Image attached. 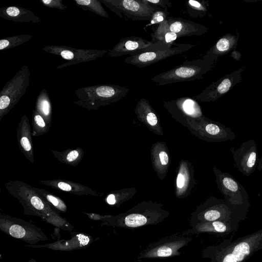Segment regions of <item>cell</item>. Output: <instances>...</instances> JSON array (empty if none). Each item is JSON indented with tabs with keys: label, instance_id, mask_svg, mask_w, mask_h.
Wrapping results in <instances>:
<instances>
[{
	"label": "cell",
	"instance_id": "18",
	"mask_svg": "<svg viewBox=\"0 0 262 262\" xmlns=\"http://www.w3.org/2000/svg\"><path fill=\"white\" fill-rule=\"evenodd\" d=\"M151 161L153 169L160 180L166 177L170 165V157L168 148L163 141L154 143L150 150Z\"/></svg>",
	"mask_w": 262,
	"mask_h": 262
},
{
	"label": "cell",
	"instance_id": "37",
	"mask_svg": "<svg viewBox=\"0 0 262 262\" xmlns=\"http://www.w3.org/2000/svg\"><path fill=\"white\" fill-rule=\"evenodd\" d=\"M61 56L66 59L71 60L74 58V53L70 50H63L60 53Z\"/></svg>",
	"mask_w": 262,
	"mask_h": 262
},
{
	"label": "cell",
	"instance_id": "8",
	"mask_svg": "<svg viewBox=\"0 0 262 262\" xmlns=\"http://www.w3.org/2000/svg\"><path fill=\"white\" fill-rule=\"evenodd\" d=\"M192 239L191 236L178 234L164 237L148 245L140 252L137 259L163 258L180 256L181 252L179 250L187 246Z\"/></svg>",
	"mask_w": 262,
	"mask_h": 262
},
{
	"label": "cell",
	"instance_id": "38",
	"mask_svg": "<svg viewBox=\"0 0 262 262\" xmlns=\"http://www.w3.org/2000/svg\"><path fill=\"white\" fill-rule=\"evenodd\" d=\"M42 2L46 5L47 6H50V7H55V6H56V7L57 6V7H58V6L59 4H57V3L58 4V2H59V1H50V0H43V1H42Z\"/></svg>",
	"mask_w": 262,
	"mask_h": 262
},
{
	"label": "cell",
	"instance_id": "22",
	"mask_svg": "<svg viewBox=\"0 0 262 262\" xmlns=\"http://www.w3.org/2000/svg\"><path fill=\"white\" fill-rule=\"evenodd\" d=\"M191 226L192 233H211L216 234H227L235 230L238 226L222 221H213L198 223Z\"/></svg>",
	"mask_w": 262,
	"mask_h": 262
},
{
	"label": "cell",
	"instance_id": "10",
	"mask_svg": "<svg viewBox=\"0 0 262 262\" xmlns=\"http://www.w3.org/2000/svg\"><path fill=\"white\" fill-rule=\"evenodd\" d=\"M105 3L120 17L124 15L133 21H150L155 11L159 8L145 0H113Z\"/></svg>",
	"mask_w": 262,
	"mask_h": 262
},
{
	"label": "cell",
	"instance_id": "19",
	"mask_svg": "<svg viewBox=\"0 0 262 262\" xmlns=\"http://www.w3.org/2000/svg\"><path fill=\"white\" fill-rule=\"evenodd\" d=\"M39 183L55 189L78 195L101 196L103 193L80 183L65 179H57L39 181Z\"/></svg>",
	"mask_w": 262,
	"mask_h": 262
},
{
	"label": "cell",
	"instance_id": "27",
	"mask_svg": "<svg viewBox=\"0 0 262 262\" xmlns=\"http://www.w3.org/2000/svg\"><path fill=\"white\" fill-rule=\"evenodd\" d=\"M32 124V135L34 137L47 133L50 128L44 118L36 111L33 112Z\"/></svg>",
	"mask_w": 262,
	"mask_h": 262
},
{
	"label": "cell",
	"instance_id": "30",
	"mask_svg": "<svg viewBox=\"0 0 262 262\" xmlns=\"http://www.w3.org/2000/svg\"><path fill=\"white\" fill-rule=\"evenodd\" d=\"M36 111L44 118L49 127L51 125V107L48 100L42 99L36 107Z\"/></svg>",
	"mask_w": 262,
	"mask_h": 262
},
{
	"label": "cell",
	"instance_id": "13",
	"mask_svg": "<svg viewBox=\"0 0 262 262\" xmlns=\"http://www.w3.org/2000/svg\"><path fill=\"white\" fill-rule=\"evenodd\" d=\"M237 169L243 174L249 176L255 170L258 162L257 145L254 140L243 142L241 146L231 149Z\"/></svg>",
	"mask_w": 262,
	"mask_h": 262
},
{
	"label": "cell",
	"instance_id": "29",
	"mask_svg": "<svg viewBox=\"0 0 262 262\" xmlns=\"http://www.w3.org/2000/svg\"><path fill=\"white\" fill-rule=\"evenodd\" d=\"M42 220L55 226L60 229L67 230L70 232L73 230V226L70 224L66 219L61 216L59 214L46 217Z\"/></svg>",
	"mask_w": 262,
	"mask_h": 262
},
{
	"label": "cell",
	"instance_id": "17",
	"mask_svg": "<svg viewBox=\"0 0 262 262\" xmlns=\"http://www.w3.org/2000/svg\"><path fill=\"white\" fill-rule=\"evenodd\" d=\"M134 112L137 119L150 131L158 136L163 135L160 118L148 100L144 98L140 99L137 103Z\"/></svg>",
	"mask_w": 262,
	"mask_h": 262
},
{
	"label": "cell",
	"instance_id": "15",
	"mask_svg": "<svg viewBox=\"0 0 262 262\" xmlns=\"http://www.w3.org/2000/svg\"><path fill=\"white\" fill-rule=\"evenodd\" d=\"M196 183L194 169L188 160L183 159L179 163L174 182V195L184 199L191 193Z\"/></svg>",
	"mask_w": 262,
	"mask_h": 262
},
{
	"label": "cell",
	"instance_id": "4",
	"mask_svg": "<svg viewBox=\"0 0 262 262\" xmlns=\"http://www.w3.org/2000/svg\"><path fill=\"white\" fill-rule=\"evenodd\" d=\"M4 187L10 195L18 200L27 215L37 216L43 218L59 214L46 202L34 189L33 187L19 181H9Z\"/></svg>",
	"mask_w": 262,
	"mask_h": 262
},
{
	"label": "cell",
	"instance_id": "25",
	"mask_svg": "<svg viewBox=\"0 0 262 262\" xmlns=\"http://www.w3.org/2000/svg\"><path fill=\"white\" fill-rule=\"evenodd\" d=\"M137 192L135 187L112 190L105 197L104 201L110 205L119 207L132 199Z\"/></svg>",
	"mask_w": 262,
	"mask_h": 262
},
{
	"label": "cell",
	"instance_id": "3",
	"mask_svg": "<svg viewBox=\"0 0 262 262\" xmlns=\"http://www.w3.org/2000/svg\"><path fill=\"white\" fill-rule=\"evenodd\" d=\"M248 210L237 207L225 199L208 197L191 213L190 225L198 223L222 221L238 226L244 220Z\"/></svg>",
	"mask_w": 262,
	"mask_h": 262
},
{
	"label": "cell",
	"instance_id": "5",
	"mask_svg": "<svg viewBox=\"0 0 262 262\" xmlns=\"http://www.w3.org/2000/svg\"><path fill=\"white\" fill-rule=\"evenodd\" d=\"M206 57L193 60L185 61L182 64L159 74L151 79L158 85L193 81L201 79L209 70Z\"/></svg>",
	"mask_w": 262,
	"mask_h": 262
},
{
	"label": "cell",
	"instance_id": "12",
	"mask_svg": "<svg viewBox=\"0 0 262 262\" xmlns=\"http://www.w3.org/2000/svg\"><path fill=\"white\" fill-rule=\"evenodd\" d=\"M195 45L178 44L171 48H160L129 56L124 59V62L138 68L150 66L172 56L181 54L188 51Z\"/></svg>",
	"mask_w": 262,
	"mask_h": 262
},
{
	"label": "cell",
	"instance_id": "6",
	"mask_svg": "<svg viewBox=\"0 0 262 262\" xmlns=\"http://www.w3.org/2000/svg\"><path fill=\"white\" fill-rule=\"evenodd\" d=\"M0 230L29 245L49 239L39 227L22 219L2 213L0 214Z\"/></svg>",
	"mask_w": 262,
	"mask_h": 262
},
{
	"label": "cell",
	"instance_id": "1",
	"mask_svg": "<svg viewBox=\"0 0 262 262\" xmlns=\"http://www.w3.org/2000/svg\"><path fill=\"white\" fill-rule=\"evenodd\" d=\"M262 250V229L235 241L225 239L217 245L203 249L202 256L210 262H245Z\"/></svg>",
	"mask_w": 262,
	"mask_h": 262
},
{
	"label": "cell",
	"instance_id": "24",
	"mask_svg": "<svg viewBox=\"0 0 262 262\" xmlns=\"http://www.w3.org/2000/svg\"><path fill=\"white\" fill-rule=\"evenodd\" d=\"M54 157L60 162L71 166H76L83 159L84 151L79 147L67 149L62 151L51 150Z\"/></svg>",
	"mask_w": 262,
	"mask_h": 262
},
{
	"label": "cell",
	"instance_id": "34",
	"mask_svg": "<svg viewBox=\"0 0 262 262\" xmlns=\"http://www.w3.org/2000/svg\"><path fill=\"white\" fill-rule=\"evenodd\" d=\"M230 47V42L226 38H222L216 42L215 48V50L219 52H223L227 51Z\"/></svg>",
	"mask_w": 262,
	"mask_h": 262
},
{
	"label": "cell",
	"instance_id": "20",
	"mask_svg": "<svg viewBox=\"0 0 262 262\" xmlns=\"http://www.w3.org/2000/svg\"><path fill=\"white\" fill-rule=\"evenodd\" d=\"M32 130L28 117L23 116L16 127V138L20 151L31 163L34 162Z\"/></svg>",
	"mask_w": 262,
	"mask_h": 262
},
{
	"label": "cell",
	"instance_id": "33",
	"mask_svg": "<svg viewBox=\"0 0 262 262\" xmlns=\"http://www.w3.org/2000/svg\"><path fill=\"white\" fill-rule=\"evenodd\" d=\"M231 82L228 78L224 79L216 86L215 91L220 94H223L226 93L230 89Z\"/></svg>",
	"mask_w": 262,
	"mask_h": 262
},
{
	"label": "cell",
	"instance_id": "31",
	"mask_svg": "<svg viewBox=\"0 0 262 262\" xmlns=\"http://www.w3.org/2000/svg\"><path fill=\"white\" fill-rule=\"evenodd\" d=\"M169 12L168 10H164L161 8H158L154 12L150 20V23L147 26L158 24L164 21L166 19L168 16Z\"/></svg>",
	"mask_w": 262,
	"mask_h": 262
},
{
	"label": "cell",
	"instance_id": "2",
	"mask_svg": "<svg viewBox=\"0 0 262 262\" xmlns=\"http://www.w3.org/2000/svg\"><path fill=\"white\" fill-rule=\"evenodd\" d=\"M169 215V212L161 203L143 201L124 213L111 215L101 225L134 229L158 224Z\"/></svg>",
	"mask_w": 262,
	"mask_h": 262
},
{
	"label": "cell",
	"instance_id": "16",
	"mask_svg": "<svg viewBox=\"0 0 262 262\" xmlns=\"http://www.w3.org/2000/svg\"><path fill=\"white\" fill-rule=\"evenodd\" d=\"M71 236L69 239L57 240L45 245L25 246L30 248H47L54 250L70 251L85 248L94 241L92 236L82 232L71 231Z\"/></svg>",
	"mask_w": 262,
	"mask_h": 262
},
{
	"label": "cell",
	"instance_id": "9",
	"mask_svg": "<svg viewBox=\"0 0 262 262\" xmlns=\"http://www.w3.org/2000/svg\"><path fill=\"white\" fill-rule=\"evenodd\" d=\"M217 188L224 199L232 205L248 210L250 206L248 194L243 186L230 174L213 167Z\"/></svg>",
	"mask_w": 262,
	"mask_h": 262
},
{
	"label": "cell",
	"instance_id": "35",
	"mask_svg": "<svg viewBox=\"0 0 262 262\" xmlns=\"http://www.w3.org/2000/svg\"><path fill=\"white\" fill-rule=\"evenodd\" d=\"M85 214H86L88 217L93 220L95 221H101L104 222L105 219L109 217L111 215H100L99 214L94 213H86L83 212Z\"/></svg>",
	"mask_w": 262,
	"mask_h": 262
},
{
	"label": "cell",
	"instance_id": "32",
	"mask_svg": "<svg viewBox=\"0 0 262 262\" xmlns=\"http://www.w3.org/2000/svg\"><path fill=\"white\" fill-rule=\"evenodd\" d=\"M148 3L164 10H168V8L172 6L169 0H145Z\"/></svg>",
	"mask_w": 262,
	"mask_h": 262
},
{
	"label": "cell",
	"instance_id": "40",
	"mask_svg": "<svg viewBox=\"0 0 262 262\" xmlns=\"http://www.w3.org/2000/svg\"><path fill=\"white\" fill-rule=\"evenodd\" d=\"M250 262H251V261H250Z\"/></svg>",
	"mask_w": 262,
	"mask_h": 262
},
{
	"label": "cell",
	"instance_id": "36",
	"mask_svg": "<svg viewBox=\"0 0 262 262\" xmlns=\"http://www.w3.org/2000/svg\"><path fill=\"white\" fill-rule=\"evenodd\" d=\"M6 13L9 16L16 17L20 13V10L15 7H10L6 9Z\"/></svg>",
	"mask_w": 262,
	"mask_h": 262
},
{
	"label": "cell",
	"instance_id": "26",
	"mask_svg": "<svg viewBox=\"0 0 262 262\" xmlns=\"http://www.w3.org/2000/svg\"><path fill=\"white\" fill-rule=\"evenodd\" d=\"M35 191L52 207L58 211L66 213L67 211V206L65 202L58 196L53 194L46 190L33 187Z\"/></svg>",
	"mask_w": 262,
	"mask_h": 262
},
{
	"label": "cell",
	"instance_id": "28",
	"mask_svg": "<svg viewBox=\"0 0 262 262\" xmlns=\"http://www.w3.org/2000/svg\"><path fill=\"white\" fill-rule=\"evenodd\" d=\"M185 6L186 13L193 18L203 17L207 11L205 5L201 1L189 0Z\"/></svg>",
	"mask_w": 262,
	"mask_h": 262
},
{
	"label": "cell",
	"instance_id": "7",
	"mask_svg": "<svg viewBox=\"0 0 262 262\" xmlns=\"http://www.w3.org/2000/svg\"><path fill=\"white\" fill-rule=\"evenodd\" d=\"M185 127L199 139L210 142L233 140L234 133L228 127L205 116L187 121Z\"/></svg>",
	"mask_w": 262,
	"mask_h": 262
},
{
	"label": "cell",
	"instance_id": "14",
	"mask_svg": "<svg viewBox=\"0 0 262 262\" xmlns=\"http://www.w3.org/2000/svg\"><path fill=\"white\" fill-rule=\"evenodd\" d=\"M167 47L161 42L154 43L139 36H127L120 39L110 53L112 57L129 54L130 56L155 49Z\"/></svg>",
	"mask_w": 262,
	"mask_h": 262
},
{
	"label": "cell",
	"instance_id": "11",
	"mask_svg": "<svg viewBox=\"0 0 262 262\" xmlns=\"http://www.w3.org/2000/svg\"><path fill=\"white\" fill-rule=\"evenodd\" d=\"M163 106L172 118L183 126L189 120L204 116L200 105L193 97H183L163 101Z\"/></svg>",
	"mask_w": 262,
	"mask_h": 262
},
{
	"label": "cell",
	"instance_id": "23",
	"mask_svg": "<svg viewBox=\"0 0 262 262\" xmlns=\"http://www.w3.org/2000/svg\"><path fill=\"white\" fill-rule=\"evenodd\" d=\"M152 30L151 41L152 43L161 42L170 48L177 45L176 40L179 37L176 33L170 31L166 19L158 25L156 28H152Z\"/></svg>",
	"mask_w": 262,
	"mask_h": 262
},
{
	"label": "cell",
	"instance_id": "39",
	"mask_svg": "<svg viewBox=\"0 0 262 262\" xmlns=\"http://www.w3.org/2000/svg\"><path fill=\"white\" fill-rule=\"evenodd\" d=\"M28 262H37V261L33 258H31Z\"/></svg>",
	"mask_w": 262,
	"mask_h": 262
},
{
	"label": "cell",
	"instance_id": "21",
	"mask_svg": "<svg viewBox=\"0 0 262 262\" xmlns=\"http://www.w3.org/2000/svg\"><path fill=\"white\" fill-rule=\"evenodd\" d=\"M170 31L182 37L199 36L206 32V28L201 24L181 17L168 16L166 18Z\"/></svg>",
	"mask_w": 262,
	"mask_h": 262
}]
</instances>
